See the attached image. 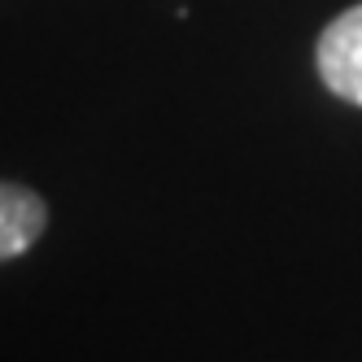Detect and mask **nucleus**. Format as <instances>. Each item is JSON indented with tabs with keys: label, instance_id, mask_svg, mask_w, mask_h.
<instances>
[{
	"label": "nucleus",
	"instance_id": "nucleus-1",
	"mask_svg": "<svg viewBox=\"0 0 362 362\" xmlns=\"http://www.w3.org/2000/svg\"><path fill=\"white\" fill-rule=\"evenodd\" d=\"M315 66L327 92H336L349 105H362V5L345 9L341 18H332L323 27Z\"/></svg>",
	"mask_w": 362,
	"mask_h": 362
},
{
	"label": "nucleus",
	"instance_id": "nucleus-2",
	"mask_svg": "<svg viewBox=\"0 0 362 362\" xmlns=\"http://www.w3.org/2000/svg\"><path fill=\"white\" fill-rule=\"evenodd\" d=\"M48 227V205L18 184H0V262L27 253Z\"/></svg>",
	"mask_w": 362,
	"mask_h": 362
}]
</instances>
